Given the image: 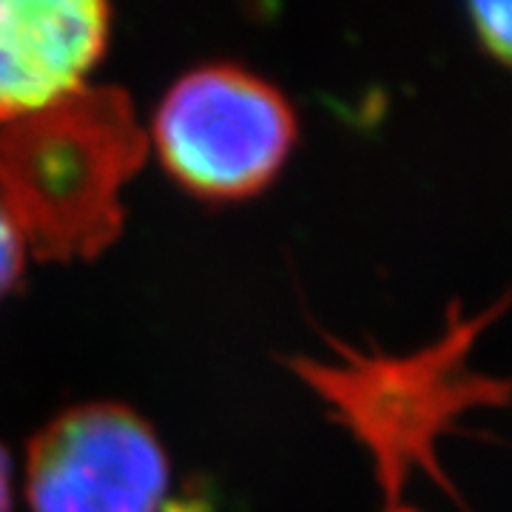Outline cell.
<instances>
[{"mask_svg": "<svg viewBox=\"0 0 512 512\" xmlns=\"http://www.w3.org/2000/svg\"><path fill=\"white\" fill-rule=\"evenodd\" d=\"M109 37L103 0H0V123L89 86Z\"/></svg>", "mask_w": 512, "mask_h": 512, "instance_id": "cell-4", "label": "cell"}, {"mask_svg": "<svg viewBox=\"0 0 512 512\" xmlns=\"http://www.w3.org/2000/svg\"><path fill=\"white\" fill-rule=\"evenodd\" d=\"M470 18L481 43L501 63L512 66V3H473Z\"/></svg>", "mask_w": 512, "mask_h": 512, "instance_id": "cell-5", "label": "cell"}, {"mask_svg": "<svg viewBox=\"0 0 512 512\" xmlns=\"http://www.w3.org/2000/svg\"><path fill=\"white\" fill-rule=\"evenodd\" d=\"M296 134V111L274 83L234 63H211L165 92L148 148L191 197L239 202L274 183Z\"/></svg>", "mask_w": 512, "mask_h": 512, "instance_id": "cell-2", "label": "cell"}, {"mask_svg": "<svg viewBox=\"0 0 512 512\" xmlns=\"http://www.w3.org/2000/svg\"><path fill=\"white\" fill-rule=\"evenodd\" d=\"M168 487L163 444L126 404H77L29 441L32 512H160Z\"/></svg>", "mask_w": 512, "mask_h": 512, "instance_id": "cell-3", "label": "cell"}, {"mask_svg": "<svg viewBox=\"0 0 512 512\" xmlns=\"http://www.w3.org/2000/svg\"><path fill=\"white\" fill-rule=\"evenodd\" d=\"M12 461H9V453L0 447V512H12Z\"/></svg>", "mask_w": 512, "mask_h": 512, "instance_id": "cell-7", "label": "cell"}, {"mask_svg": "<svg viewBox=\"0 0 512 512\" xmlns=\"http://www.w3.org/2000/svg\"><path fill=\"white\" fill-rule=\"evenodd\" d=\"M26 259H29V248L20 237L18 225L0 205V299L18 288L26 271Z\"/></svg>", "mask_w": 512, "mask_h": 512, "instance_id": "cell-6", "label": "cell"}, {"mask_svg": "<svg viewBox=\"0 0 512 512\" xmlns=\"http://www.w3.org/2000/svg\"><path fill=\"white\" fill-rule=\"evenodd\" d=\"M148 157V134L117 86H83L0 123V205L29 254L89 262L123 234V191Z\"/></svg>", "mask_w": 512, "mask_h": 512, "instance_id": "cell-1", "label": "cell"}]
</instances>
